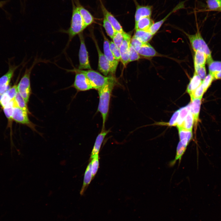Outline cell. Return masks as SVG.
Returning <instances> with one entry per match:
<instances>
[{
  "instance_id": "cell-1",
  "label": "cell",
  "mask_w": 221,
  "mask_h": 221,
  "mask_svg": "<svg viewBox=\"0 0 221 221\" xmlns=\"http://www.w3.org/2000/svg\"><path fill=\"white\" fill-rule=\"evenodd\" d=\"M116 82L108 84L98 90L99 101L97 111L100 113L102 116V129H105V125L109 111L111 95Z\"/></svg>"
},
{
  "instance_id": "cell-2",
  "label": "cell",
  "mask_w": 221,
  "mask_h": 221,
  "mask_svg": "<svg viewBox=\"0 0 221 221\" xmlns=\"http://www.w3.org/2000/svg\"><path fill=\"white\" fill-rule=\"evenodd\" d=\"M72 10L70 25L66 31L69 36V42L76 35L79 34L87 27L73 0H71Z\"/></svg>"
},
{
  "instance_id": "cell-3",
  "label": "cell",
  "mask_w": 221,
  "mask_h": 221,
  "mask_svg": "<svg viewBox=\"0 0 221 221\" xmlns=\"http://www.w3.org/2000/svg\"><path fill=\"white\" fill-rule=\"evenodd\" d=\"M84 73L90 81L93 89L98 90L107 85L116 82V79L113 76H104L99 72L94 70L77 69Z\"/></svg>"
},
{
  "instance_id": "cell-4",
  "label": "cell",
  "mask_w": 221,
  "mask_h": 221,
  "mask_svg": "<svg viewBox=\"0 0 221 221\" xmlns=\"http://www.w3.org/2000/svg\"><path fill=\"white\" fill-rule=\"evenodd\" d=\"M186 35L194 52L200 50L204 52L207 56L206 62L207 64L213 60L211 51L199 30L194 34H186Z\"/></svg>"
},
{
  "instance_id": "cell-5",
  "label": "cell",
  "mask_w": 221,
  "mask_h": 221,
  "mask_svg": "<svg viewBox=\"0 0 221 221\" xmlns=\"http://www.w3.org/2000/svg\"><path fill=\"white\" fill-rule=\"evenodd\" d=\"M36 64L34 62L29 68H26L25 73L17 84L18 92L25 99L27 104L31 93L30 82V76L32 70Z\"/></svg>"
},
{
  "instance_id": "cell-6",
  "label": "cell",
  "mask_w": 221,
  "mask_h": 221,
  "mask_svg": "<svg viewBox=\"0 0 221 221\" xmlns=\"http://www.w3.org/2000/svg\"><path fill=\"white\" fill-rule=\"evenodd\" d=\"M76 75L72 86L77 91H85L93 89L91 82L85 74L74 69L73 71Z\"/></svg>"
},
{
  "instance_id": "cell-7",
  "label": "cell",
  "mask_w": 221,
  "mask_h": 221,
  "mask_svg": "<svg viewBox=\"0 0 221 221\" xmlns=\"http://www.w3.org/2000/svg\"><path fill=\"white\" fill-rule=\"evenodd\" d=\"M80 41V46L79 53V70L83 69L91 70L88 53L85 43L83 34L80 33L78 34Z\"/></svg>"
},
{
  "instance_id": "cell-8",
  "label": "cell",
  "mask_w": 221,
  "mask_h": 221,
  "mask_svg": "<svg viewBox=\"0 0 221 221\" xmlns=\"http://www.w3.org/2000/svg\"><path fill=\"white\" fill-rule=\"evenodd\" d=\"M13 120L16 122L26 125L32 129L35 130L34 125L31 122L28 117V114L18 107L14 99Z\"/></svg>"
},
{
  "instance_id": "cell-9",
  "label": "cell",
  "mask_w": 221,
  "mask_h": 221,
  "mask_svg": "<svg viewBox=\"0 0 221 221\" xmlns=\"http://www.w3.org/2000/svg\"><path fill=\"white\" fill-rule=\"evenodd\" d=\"M8 69L7 72L0 78V94H3L8 89V87L15 72L20 65L12 64L9 61Z\"/></svg>"
},
{
  "instance_id": "cell-10",
  "label": "cell",
  "mask_w": 221,
  "mask_h": 221,
  "mask_svg": "<svg viewBox=\"0 0 221 221\" xmlns=\"http://www.w3.org/2000/svg\"><path fill=\"white\" fill-rule=\"evenodd\" d=\"M102 34L104 38V54L108 61L110 66V72L112 75L114 74L119 61L114 58L109 48L110 41L106 37L103 33Z\"/></svg>"
},
{
  "instance_id": "cell-11",
  "label": "cell",
  "mask_w": 221,
  "mask_h": 221,
  "mask_svg": "<svg viewBox=\"0 0 221 221\" xmlns=\"http://www.w3.org/2000/svg\"><path fill=\"white\" fill-rule=\"evenodd\" d=\"M131 35L126 32L123 34V39L119 47L120 60L126 66L129 63V48L131 40Z\"/></svg>"
},
{
  "instance_id": "cell-12",
  "label": "cell",
  "mask_w": 221,
  "mask_h": 221,
  "mask_svg": "<svg viewBox=\"0 0 221 221\" xmlns=\"http://www.w3.org/2000/svg\"><path fill=\"white\" fill-rule=\"evenodd\" d=\"M99 57L98 69L105 76H107L110 72L109 63L104 53L101 51L95 39H94Z\"/></svg>"
},
{
  "instance_id": "cell-13",
  "label": "cell",
  "mask_w": 221,
  "mask_h": 221,
  "mask_svg": "<svg viewBox=\"0 0 221 221\" xmlns=\"http://www.w3.org/2000/svg\"><path fill=\"white\" fill-rule=\"evenodd\" d=\"M134 2L136 6L134 16L135 23L142 18L151 17L153 10L152 6L141 5L139 4L135 0H134Z\"/></svg>"
},
{
  "instance_id": "cell-14",
  "label": "cell",
  "mask_w": 221,
  "mask_h": 221,
  "mask_svg": "<svg viewBox=\"0 0 221 221\" xmlns=\"http://www.w3.org/2000/svg\"><path fill=\"white\" fill-rule=\"evenodd\" d=\"M100 6L104 17L112 25L116 31L124 33L122 26L114 17L105 7L101 0H100Z\"/></svg>"
},
{
  "instance_id": "cell-15",
  "label": "cell",
  "mask_w": 221,
  "mask_h": 221,
  "mask_svg": "<svg viewBox=\"0 0 221 221\" xmlns=\"http://www.w3.org/2000/svg\"><path fill=\"white\" fill-rule=\"evenodd\" d=\"M202 98L191 99L189 103L190 111L192 114L194 118L195 126L196 127L199 120L200 106Z\"/></svg>"
},
{
  "instance_id": "cell-16",
  "label": "cell",
  "mask_w": 221,
  "mask_h": 221,
  "mask_svg": "<svg viewBox=\"0 0 221 221\" xmlns=\"http://www.w3.org/2000/svg\"><path fill=\"white\" fill-rule=\"evenodd\" d=\"M83 19L84 23L87 27L94 21V18L90 12L79 2L78 0H73Z\"/></svg>"
},
{
  "instance_id": "cell-17",
  "label": "cell",
  "mask_w": 221,
  "mask_h": 221,
  "mask_svg": "<svg viewBox=\"0 0 221 221\" xmlns=\"http://www.w3.org/2000/svg\"><path fill=\"white\" fill-rule=\"evenodd\" d=\"M138 52L140 56L147 58L160 56L159 54L148 43H144Z\"/></svg>"
},
{
  "instance_id": "cell-18",
  "label": "cell",
  "mask_w": 221,
  "mask_h": 221,
  "mask_svg": "<svg viewBox=\"0 0 221 221\" xmlns=\"http://www.w3.org/2000/svg\"><path fill=\"white\" fill-rule=\"evenodd\" d=\"M110 130H105L102 129L101 132L96 137L95 143L93 146L91 154L90 159H92L94 155L99 154L101 146L103 140Z\"/></svg>"
},
{
  "instance_id": "cell-19",
  "label": "cell",
  "mask_w": 221,
  "mask_h": 221,
  "mask_svg": "<svg viewBox=\"0 0 221 221\" xmlns=\"http://www.w3.org/2000/svg\"><path fill=\"white\" fill-rule=\"evenodd\" d=\"M180 142L185 147H187L193 138L192 130H188L182 128H178Z\"/></svg>"
},
{
  "instance_id": "cell-20",
  "label": "cell",
  "mask_w": 221,
  "mask_h": 221,
  "mask_svg": "<svg viewBox=\"0 0 221 221\" xmlns=\"http://www.w3.org/2000/svg\"><path fill=\"white\" fill-rule=\"evenodd\" d=\"M154 23L151 17H146L140 19L135 23V30H148Z\"/></svg>"
},
{
  "instance_id": "cell-21",
  "label": "cell",
  "mask_w": 221,
  "mask_h": 221,
  "mask_svg": "<svg viewBox=\"0 0 221 221\" xmlns=\"http://www.w3.org/2000/svg\"><path fill=\"white\" fill-rule=\"evenodd\" d=\"M92 179L91 164V161L88 165L84 173L83 183L80 192L81 195L84 193Z\"/></svg>"
},
{
  "instance_id": "cell-22",
  "label": "cell",
  "mask_w": 221,
  "mask_h": 221,
  "mask_svg": "<svg viewBox=\"0 0 221 221\" xmlns=\"http://www.w3.org/2000/svg\"><path fill=\"white\" fill-rule=\"evenodd\" d=\"M135 30L133 37L144 43H148L151 40L153 36L148 30Z\"/></svg>"
},
{
  "instance_id": "cell-23",
  "label": "cell",
  "mask_w": 221,
  "mask_h": 221,
  "mask_svg": "<svg viewBox=\"0 0 221 221\" xmlns=\"http://www.w3.org/2000/svg\"><path fill=\"white\" fill-rule=\"evenodd\" d=\"M202 80L195 72L191 79L187 87L186 91L189 94L199 87L202 83Z\"/></svg>"
},
{
  "instance_id": "cell-24",
  "label": "cell",
  "mask_w": 221,
  "mask_h": 221,
  "mask_svg": "<svg viewBox=\"0 0 221 221\" xmlns=\"http://www.w3.org/2000/svg\"><path fill=\"white\" fill-rule=\"evenodd\" d=\"M176 11V9L174 8L162 19L159 21L154 23L148 30L153 35H154L159 30L168 17L171 14Z\"/></svg>"
},
{
  "instance_id": "cell-25",
  "label": "cell",
  "mask_w": 221,
  "mask_h": 221,
  "mask_svg": "<svg viewBox=\"0 0 221 221\" xmlns=\"http://www.w3.org/2000/svg\"><path fill=\"white\" fill-rule=\"evenodd\" d=\"M194 52V66H205L207 62V56L205 54L200 50H197Z\"/></svg>"
},
{
  "instance_id": "cell-26",
  "label": "cell",
  "mask_w": 221,
  "mask_h": 221,
  "mask_svg": "<svg viewBox=\"0 0 221 221\" xmlns=\"http://www.w3.org/2000/svg\"><path fill=\"white\" fill-rule=\"evenodd\" d=\"M194 122V117L190 110L181 126L177 128H180L187 130H192Z\"/></svg>"
},
{
  "instance_id": "cell-27",
  "label": "cell",
  "mask_w": 221,
  "mask_h": 221,
  "mask_svg": "<svg viewBox=\"0 0 221 221\" xmlns=\"http://www.w3.org/2000/svg\"><path fill=\"white\" fill-rule=\"evenodd\" d=\"M179 109V114L178 120L176 126L177 128L180 127L183 122L190 110V105L189 104L186 106L182 107Z\"/></svg>"
},
{
  "instance_id": "cell-28",
  "label": "cell",
  "mask_w": 221,
  "mask_h": 221,
  "mask_svg": "<svg viewBox=\"0 0 221 221\" xmlns=\"http://www.w3.org/2000/svg\"><path fill=\"white\" fill-rule=\"evenodd\" d=\"M14 100L18 107L26 112L28 114H30L28 110L27 103L18 92L16 95Z\"/></svg>"
},
{
  "instance_id": "cell-29",
  "label": "cell",
  "mask_w": 221,
  "mask_h": 221,
  "mask_svg": "<svg viewBox=\"0 0 221 221\" xmlns=\"http://www.w3.org/2000/svg\"><path fill=\"white\" fill-rule=\"evenodd\" d=\"M207 64L209 73L213 76L215 74L221 71V61L213 60Z\"/></svg>"
},
{
  "instance_id": "cell-30",
  "label": "cell",
  "mask_w": 221,
  "mask_h": 221,
  "mask_svg": "<svg viewBox=\"0 0 221 221\" xmlns=\"http://www.w3.org/2000/svg\"><path fill=\"white\" fill-rule=\"evenodd\" d=\"M14 101V99L12 100L8 104L3 108L4 114L8 119V124H9L10 126H11L13 120Z\"/></svg>"
},
{
  "instance_id": "cell-31",
  "label": "cell",
  "mask_w": 221,
  "mask_h": 221,
  "mask_svg": "<svg viewBox=\"0 0 221 221\" xmlns=\"http://www.w3.org/2000/svg\"><path fill=\"white\" fill-rule=\"evenodd\" d=\"M206 2L209 11H218L221 7V0H206Z\"/></svg>"
},
{
  "instance_id": "cell-32",
  "label": "cell",
  "mask_w": 221,
  "mask_h": 221,
  "mask_svg": "<svg viewBox=\"0 0 221 221\" xmlns=\"http://www.w3.org/2000/svg\"><path fill=\"white\" fill-rule=\"evenodd\" d=\"M103 22V26L107 34L111 39H112L113 37L117 31L112 25L104 17Z\"/></svg>"
},
{
  "instance_id": "cell-33",
  "label": "cell",
  "mask_w": 221,
  "mask_h": 221,
  "mask_svg": "<svg viewBox=\"0 0 221 221\" xmlns=\"http://www.w3.org/2000/svg\"><path fill=\"white\" fill-rule=\"evenodd\" d=\"M205 92L202 83L199 87L189 94L191 99L202 98L203 95Z\"/></svg>"
},
{
  "instance_id": "cell-34",
  "label": "cell",
  "mask_w": 221,
  "mask_h": 221,
  "mask_svg": "<svg viewBox=\"0 0 221 221\" xmlns=\"http://www.w3.org/2000/svg\"><path fill=\"white\" fill-rule=\"evenodd\" d=\"M91 162L92 179L96 174L99 166V154L94 156L92 159Z\"/></svg>"
},
{
  "instance_id": "cell-35",
  "label": "cell",
  "mask_w": 221,
  "mask_h": 221,
  "mask_svg": "<svg viewBox=\"0 0 221 221\" xmlns=\"http://www.w3.org/2000/svg\"><path fill=\"white\" fill-rule=\"evenodd\" d=\"M109 48L115 58L118 61L120 60L121 54L119 49L115 45L113 41L110 42Z\"/></svg>"
},
{
  "instance_id": "cell-36",
  "label": "cell",
  "mask_w": 221,
  "mask_h": 221,
  "mask_svg": "<svg viewBox=\"0 0 221 221\" xmlns=\"http://www.w3.org/2000/svg\"><path fill=\"white\" fill-rule=\"evenodd\" d=\"M195 72L203 80L206 76L205 66H194Z\"/></svg>"
},
{
  "instance_id": "cell-37",
  "label": "cell",
  "mask_w": 221,
  "mask_h": 221,
  "mask_svg": "<svg viewBox=\"0 0 221 221\" xmlns=\"http://www.w3.org/2000/svg\"><path fill=\"white\" fill-rule=\"evenodd\" d=\"M124 33L117 31L112 39L115 45L119 48L123 39Z\"/></svg>"
},
{
  "instance_id": "cell-38",
  "label": "cell",
  "mask_w": 221,
  "mask_h": 221,
  "mask_svg": "<svg viewBox=\"0 0 221 221\" xmlns=\"http://www.w3.org/2000/svg\"><path fill=\"white\" fill-rule=\"evenodd\" d=\"M140 58L138 52L130 44L129 48V62L137 60Z\"/></svg>"
},
{
  "instance_id": "cell-39",
  "label": "cell",
  "mask_w": 221,
  "mask_h": 221,
  "mask_svg": "<svg viewBox=\"0 0 221 221\" xmlns=\"http://www.w3.org/2000/svg\"><path fill=\"white\" fill-rule=\"evenodd\" d=\"M215 80L214 76L209 73L202 80V84L206 92L211 85L213 81Z\"/></svg>"
},
{
  "instance_id": "cell-40",
  "label": "cell",
  "mask_w": 221,
  "mask_h": 221,
  "mask_svg": "<svg viewBox=\"0 0 221 221\" xmlns=\"http://www.w3.org/2000/svg\"><path fill=\"white\" fill-rule=\"evenodd\" d=\"M11 100L6 91L2 94L0 100V105L3 108L8 104Z\"/></svg>"
},
{
  "instance_id": "cell-41",
  "label": "cell",
  "mask_w": 221,
  "mask_h": 221,
  "mask_svg": "<svg viewBox=\"0 0 221 221\" xmlns=\"http://www.w3.org/2000/svg\"><path fill=\"white\" fill-rule=\"evenodd\" d=\"M6 92L11 100H14L18 92L17 85L14 84L13 86L8 89Z\"/></svg>"
},
{
  "instance_id": "cell-42",
  "label": "cell",
  "mask_w": 221,
  "mask_h": 221,
  "mask_svg": "<svg viewBox=\"0 0 221 221\" xmlns=\"http://www.w3.org/2000/svg\"><path fill=\"white\" fill-rule=\"evenodd\" d=\"M130 44L138 52L144 43L142 42L133 37L131 38Z\"/></svg>"
},
{
  "instance_id": "cell-43",
  "label": "cell",
  "mask_w": 221,
  "mask_h": 221,
  "mask_svg": "<svg viewBox=\"0 0 221 221\" xmlns=\"http://www.w3.org/2000/svg\"><path fill=\"white\" fill-rule=\"evenodd\" d=\"M179 109L173 113L168 123L169 126H176L179 117Z\"/></svg>"
},
{
  "instance_id": "cell-44",
  "label": "cell",
  "mask_w": 221,
  "mask_h": 221,
  "mask_svg": "<svg viewBox=\"0 0 221 221\" xmlns=\"http://www.w3.org/2000/svg\"><path fill=\"white\" fill-rule=\"evenodd\" d=\"M214 77L215 79H221V71L215 74Z\"/></svg>"
},
{
  "instance_id": "cell-45",
  "label": "cell",
  "mask_w": 221,
  "mask_h": 221,
  "mask_svg": "<svg viewBox=\"0 0 221 221\" xmlns=\"http://www.w3.org/2000/svg\"><path fill=\"white\" fill-rule=\"evenodd\" d=\"M7 2V1H0V7H2Z\"/></svg>"
},
{
  "instance_id": "cell-46",
  "label": "cell",
  "mask_w": 221,
  "mask_h": 221,
  "mask_svg": "<svg viewBox=\"0 0 221 221\" xmlns=\"http://www.w3.org/2000/svg\"><path fill=\"white\" fill-rule=\"evenodd\" d=\"M2 94H0V102Z\"/></svg>"
},
{
  "instance_id": "cell-47",
  "label": "cell",
  "mask_w": 221,
  "mask_h": 221,
  "mask_svg": "<svg viewBox=\"0 0 221 221\" xmlns=\"http://www.w3.org/2000/svg\"><path fill=\"white\" fill-rule=\"evenodd\" d=\"M218 11L221 12V7L218 10Z\"/></svg>"
}]
</instances>
